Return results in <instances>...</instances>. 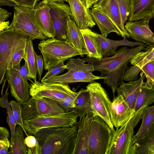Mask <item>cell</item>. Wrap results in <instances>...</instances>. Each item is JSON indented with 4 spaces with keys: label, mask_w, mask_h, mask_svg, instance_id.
I'll list each match as a JSON object with an SVG mask.
<instances>
[{
    "label": "cell",
    "mask_w": 154,
    "mask_h": 154,
    "mask_svg": "<svg viewBox=\"0 0 154 154\" xmlns=\"http://www.w3.org/2000/svg\"><path fill=\"white\" fill-rule=\"evenodd\" d=\"M145 47L138 45L130 49L123 47L111 57H105L100 59L86 57L83 59L85 62L93 64L94 71L100 72V76L105 78L104 83L110 87L114 97L118 86L123 82L125 72L132 57L144 49Z\"/></svg>",
    "instance_id": "obj_1"
},
{
    "label": "cell",
    "mask_w": 154,
    "mask_h": 154,
    "mask_svg": "<svg viewBox=\"0 0 154 154\" xmlns=\"http://www.w3.org/2000/svg\"><path fill=\"white\" fill-rule=\"evenodd\" d=\"M77 125L72 127L42 128L34 136L41 146V154H72Z\"/></svg>",
    "instance_id": "obj_2"
},
{
    "label": "cell",
    "mask_w": 154,
    "mask_h": 154,
    "mask_svg": "<svg viewBox=\"0 0 154 154\" xmlns=\"http://www.w3.org/2000/svg\"><path fill=\"white\" fill-rule=\"evenodd\" d=\"M38 47L43 58L45 70H48L61 61L80 55L78 51L68 41L54 38L42 40Z\"/></svg>",
    "instance_id": "obj_3"
},
{
    "label": "cell",
    "mask_w": 154,
    "mask_h": 154,
    "mask_svg": "<svg viewBox=\"0 0 154 154\" xmlns=\"http://www.w3.org/2000/svg\"><path fill=\"white\" fill-rule=\"evenodd\" d=\"M83 59L71 58L65 65L67 72L61 75L53 77L43 83H60L69 84L77 82H91L96 80L104 79L105 78L93 75V65L85 64Z\"/></svg>",
    "instance_id": "obj_4"
},
{
    "label": "cell",
    "mask_w": 154,
    "mask_h": 154,
    "mask_svg": "<svg viewBox=\"0 0 154 154\" xmlns=\"http://www.w3.org/2000/svg\"><path fill=\"white\" fill-rule=\"evenodd\" d=\"M143 111L135 114L128 122L113 132L106 154H134V130L142 119Z\"/></svg>",
    "instance_id": "obj_5"
},
{
    "label": "cell",
    "mask_w": 154,
    "mask_h": 154,
    "mask_svg": "<svg viewBox=\"0 0 154 154\" xmlns=\"http://www.w3.org/2000/svg\"><path fill=\"white\" fill-rule=\"evenodd\" d=\"M113 132L103 119L94 116L89 134L88 154H106Z\"/></svg>",
    "instance_id": "obj_6"
},
{
    "label": "cell",
    "mask_w": 154,
    "mask_h": 154,
    "mask_svg": "<svg viewBox=\"0 0 154 154\" xmlns=\"http://www.w3.org/2000/svg\"><path fill=\"white\" fill-rule=\"evenodd\" d=\"M18 31L30 38L45 40L47 39L42 33L37 25L35 18V9L17 5L14 7L13 20L5 30Z\"/></svg>",
    "instance_id": "obj_7"
},
{
    "label": "cell",
    "mask_w": 154,
    "mask_h": 154,
    "mask_svg": "<svg viewBox=\"0 0 154 154\" xmlns=\"http://www.w3.org/2000/svg\"><path fill=\"white\" fill-rule=\"evenodd\" d=\"M78 116L74 110L50 116H36L23 122L29 135H34L41 129L53 127H72L77 125Z\"/></svg>",
    "instance_id": "obj_8"
},
{
    "label": "cell",
    "mask_w": 154,
    "mask_h": 154,
    "mask_svg": "<svg viewBox=\"0 0 154 154\" xmlns=\"http://www.w3.org/2000/svg\"><path fill=\"white\" fill-rule=\"evenodd\" d=\"M26 36H27L17 30H7L0 32V84L4 81L18 41Z\"/></svg>",
    "instance_id": "obj_9"
},
{
    "label": "cell",
    "mask_w": 154,
    "mask_h": 154,
    "mask_svg": "<svg viewBox=\"0 0 154 154\" xmlns=\"http://www.w3.org/2000/svg\"><path fill=\"white\" fill-rule=\"evenodd\" d=\"M21 107L23 122L36 116H55L66 112L55 101L46 97L35 99L31 97L28 101L21 105Z\"/></svg>",
    "instance_id": "obj_10"
},
{
    "label": "cell",
    "mask_w": 154,
    "mask_h": 154,
    "mask_svg": "<svg viewBox=\"0 0 154 154\" xmlns=\"http://www.w3.org/2000/svg\"><path fill=\"white\" fill-rule=\"evenodd\" d=\"M90 95L94 116H98L108 124L113 132L115 131L110 117L109 106L111 101L105 90L99 83L94 82L86 87Z\"/></svg>",
    "instance_id": "obj_11"
},
{
    "label": "cell",
    "mask_w": 154,
    "mask_h": 154,
    "mask_svg": "<svg viewBox=\"0 0 154 154\" xmlns=\"http://www.w3.org/2000/svg\"><path fill=\"white\" fill-rule=\"evenodd\" d=\"M74 92L68 84L58 82L45 83L36 80L29 85L30 95L35 99L46 97L60 101Z\"/></svg>",
    "instance_id": "obj_12"
},
{
    "label": "cell",
    "mask_w": 154,
    "mask_h": 154,
    "mask_svg": "<svg viewBox=\"0 0 154 154\" xmlns=\"http://www.w3.org/2000/svg\"><path fill=\"white\" fill-rule=\"evenodd\" d=\"M48 4L54 30L53 38L57 40L68 41V22L70 19H73L69 5L64 2H49Z\"/></svg>",
    "instance_id": "obj_13"
},
{
    "label": "cell",
    "mask_w": 154,
    "mask_h": 154,
    "mask_svg": "<svg viewBox=\"0 0 154 154\" xmlns=\"http://www.w3.org/2000/svg\"><path fill=\"white\" fill-rule=\"evenodd\" d=\"M5 74L12 96L21 105L28 101L30 98V85L21 76L19 70L10 65Z\"/></svg>",
    "instance_id": "obj_14"
},
{
    "label": "cell",
    "mask_w": 154,
    "mask_h": 154,
    "mask_svg": "<svg viewBox=\"0 0 154 154\" xmlns=\"http://www.w3.org/2000/svg\"><path fill=\"white\" fill-rule=\"evenodd\" d=\"M109 111L111 122L116 129L125 125L136 113L121 95H118L111 101Z\"/></svg>",
    "instance_id": "obj_15"
},
{
    "label": "cell",
    "mask_w": 154,
    "mask_h": 154,
    "mask_svg": "<svg viewBox=\"0 0 154 154\" xmlns=\"http://www.w3.org/2000/svg\"><path fill=\"white\" fill-rule=\"evenodd\" d=\"M149 19H144L132 22L128 21L125 25V29L130 37L137 42L146 45L154 44V33L149 28Z\"/></svg>",
    "instance_id": "obj_16"
},
{
    "label": "cell",
    "mask_w": 154,
    "mask_h": 154,
    "mask_svg": "<svg viewBox=\"0 0 154 154\" xmlns=\"http://www.w3.org/2000/svg\"><path fill=\"white\" fill-rule=\"evenodd\" d=\"M92 7L99 9L107 16L115 25L120 36L123 38L130 37L123 23L116 0H98Z\"/></svg>",
    "instance_id": "obj_17"
},
{
    "label": "cell",
    "mask_w": 154,
    "mask_h": 154,
    "mask_svg": "<svg viewBox=\"0 0 154 154\" xmlns=\"http://www.w3.org/2000/svg\"><path fill=\"white\" fill-rule=\"evenodd\" d=\"M94 116L93 113H90L80 118L77 124V131L72 154H88L89 134Z\"/></svg>",
    "instance_id": "obj_18"
},
{
    "label": "cell",
    "mask_w": 154,
    "mask_h": 154,
    "mask_svg": "<svg viewBox=\"0 0 154 154\" xmlns=\"http://www.w3.org/2000/svg\"><path fill=\"white\" fill-rule=\"evenodd\" d=\"M146 47L144 51H139L132 57L130 63L134 66L127 67L125 72L128 80H136L141 68L148 62L154 60V44Z\"/></svg>",
    "instance_id": "obj_19"
},
{
    "label": "cell",
    "mask_w": 154,
    "mask_h": 154,
    "mask_svg": "<svg viewBox=\"0 0 154 154\" xmlns=\"http://www.w3.org/2000/svg\"><path fill=\"white\" fill-rule=\"evenodd\" d=\"M34 9L35 21L41 32L47 38H53L54 30L48 4L39 1Z\"/></svg>",
    "instance_id": "obj_20"
},
{
    "label": "cell",
    "mask_w": 154,
    "mask_h": 154,
    "mask_svg": "<svg viewBox=\"0 0 154 154\" xmlns=\"http://www.w3.org/2000/svg\"><path fill=\"white\" fill-rule=\"evenodd\" d=\"M73 19L80 30L91 28L96 24L89 8L80 0H68Z\"/></svg>",
    "instance_id": "obj_21"
},
{
    "label": "cell",
    "mask_w": 154,
    "mask_h": 154,
    "mask_svg": "<svg viewBox=\"0 0 154 154\" xmlns=\"http://www.w3.org/2000/svg\"><path fill=\"white\" fill-rule=\"evenodd\" d=\"M145 77L143 73L140 72L139 79L130 81L127 83L123 82L116 90L118 95L122 96L131 110L134 111L137 99L141 86L144 83L143 80Z\"/></svg>",
    "instance_id": "obj_22"
},
{
    "label": "cell",
    "mask_w": 154,
    "mask_h": 154,
    "mask_svg": "<svg viewBox=\"0 0 154 154\" xmlns=\"http://www.w3.org/2000/svg\"><path fill=\"white\" fill-rule=\"evenodd\" d=\"M131 9L128 21L132 22L154 17V0H131Z\"/></svg>",
    "instance_id": "obj_23"
},
{
    "label": "cell",
    "mask_w": 154,
    "mask_h": 154,
    "mask_svg": "<svg viewBox=\"0 0 154 154\" xmlns=\"http://www.w3.org/2000/svg\"><path fill=\"white\" fill-rule=\"evenodd\" d=\"M96 33L100 44L101 53L103 57L114 55L119 46H126L134 47L136 46H145L144 43L140 42L130 41L127 39L126 37L124 38L122 40H114L109 39L102 34Z\"/></svg>",
    "instance_id": "obj_24"
},
{
    "label": "cell",
    "mask_w": 154,
    "mask_h": 154,
    "mask_svg": "<svg viewBox=\"0 0 154 154\" xmlns=\"http://www.w3.org/2000/svg\"><path fill=\"white\" fill-rule=\"evenodd\" d=\"M83 38L87 57L100 59L103 57L101 53L100 44L96 32L89 28L80 30Z\"/></svg>",
    "instance_id": "obj_25"
},
{
    "label": "cell",
    "mask_w": 154,
    "mask_h": 154,
    "mask_svg": "<svg viewBox=\"0 0 154 154\" xmlns=\"http://www.w3.org/2000/svg\"><path fill=\"white\" fill-rule=\"evenodd\" d=\"M67 38L68 42L78 51L81 57L86 55L82 34L73 19H70L68 21Z\"/></svg>",
    "instance_id": "obj_26"
},
{
    "label": "cell",
    "mask_w": 154,
    "mask_h": 154,
    "mask_svg": "<svg viewBox=\"0 0 154 154\" xmlns=\"http://www.w3.org/2000/svg\"><path fill=\"white\" fill-rule=\"evenodd\" d=\"M90 10L93 19L98 27L101 34L106 37L112 32L118 35L120 33L113 22L99 9L92 7Z\"/></svg>",
    "instance_id": "obj_27"
},
{
    "label": "cell",
    "mask_w": 154,
    "mask_h": 154,
    "mask_svg": "<svg viewBox=\"0 0 154 154\" xmlns=\"http://www.w3.org/2000/svg\"><path fill=\"white\" fill-rule=\"evenodd\" d=\"M134 154H154V123L143 138L133 145Z\"/></svg>",
    "instance_id": "obj_28"
},
{
    "label": "cell",
    "mask_w": 154,
    "mask_h": 154,
    "mask_svg": "<svg viewBox=\"0 0 154 154\" xmlns=\"http://www.w3.org/2000/svg\"><path fill=\"white\" fill-rule=\"evenodd\" d=\"M75 101L74 110L79 118L89 113H93L90 95L86 89H82Z\"/></svg>",
    "instance_id": "obj_29"
},
{
    "label": "cell",
    "mask_w": 154,
    "mask_h": 154,
    "mask_svg": "<svg viewBox=\"0 0 154 154\" xmlns=\"http://www.w3.org/2000/svg\"><path fill=\"white\" fill-rule=\"evenodd\" d=\"M32 40L30 38H28L23 59L27 64L29 77L35 81L37 80L38 72L36 53L34 49Z\"/></svg>",
    "instance_id": "obj_30"
},
{
    "label": "cell",
    "mask_w": 154,
    "mask_h": 154,
    "mask_svg": "<svg viewBox=\"0 0 154 154\" xmlns=\"http://www.w3.org/2000/svg\"><path fill=\"white\" fill-rule=\"evenodd\" d=\"M143 109L142 122L138 131L134 137V144L143 138L149 128L154 123V105L146 106Z\"/></svg>",
    "instance_id": "obj_31"
},
{
    "label": "cell",
    "mask_w": 154,
    "mask_h": 154,
    "mask_svg": "<svg viewBox=\"0 0 154 154\" xmlns=\"http://www.w3.org/2000/svg\"><path fill=\"white\" fill-rule=\"evenodd\" d=\"M154 102V87L148 86L144 82L137 99L134 108L135 113Z\"/></svg>",
    "instance_id": "obj_32"
},
{
    "label": "cell",
    "mask_w": 154,
    "mask_h": 154,
    "mask_svg": "<svg viewBox=\"0 0 154 154\" xmlns=\"http://www.w3.org/2000/svg\"><path fill=\"white\" fill-rule=\"evenodd\" d=\"M9 85L8 84L7 88L5 91V94L0 98V106L3 108H6L8 115L6 116L7 122L11 130V146L13 145L16 133V127L17 124L10 104L8 99L9 94L8 90Z\"/></svg>",
    "instance_id": "obj_33"
},
{
    "label": "cell",
    "mask_w": 154,
    "mask_h": 154,
    "mask_svg": "<svg viewBox=\"0 0 154 154\" xmlns=\"http://www.w3.org/2000/svg\"><path fill=\"white\" fill-rule=\"evenodd\" d=\"M23 130L20 125L16 128L14 143L9 154H27L28 148L24 142Z\"/></svg>",
    "instance_id": "obj_34"
},
{
    "label": "cell",
    "mask_w": 154,
    "mask_h": 154,
    "mask_svg": "<svg viewBox=\"0 0 154 154\" xmlns=\"http://www.w3.org/2000/svg\"><path fill=\"white\" fill-rule=\"evenodd\" d=\"M27 36L19 39L17 44L10 65L19 70L20 62L24 56L26 44L28 38Z\"/></svg>",
    "instance_id": "obj_35"
},
{
    "label": "cell",
    "mask_w": 154,
    "mask_h": 154,
    "mask_svg": "<svg viewBox=\"0 0 154 154\" xmlns=\"http://www.w3.org/2000/svg\"><path fill=\"white\" fill-rule=\"evenodd\" d=\"M10 134L5 127H0V154H9L8 150L11 147L9 140Z\"/></svg>",
    "instance_id": "obj_36"
},
{
    "label": "cell",
    "mask_w": 154,
    "mask_h": 154,
    "mask_svg": "<svg viewBox=\"0 0 154 154\" xmlns=\"http://www.w3.org/2000/svg\"><path fill=\"white\" fill-rule=\"evenodd\" d=\"M80 92V91L78 92H74L72 94L67 97L63 100L56 101L66 112L73 111L75 106V100Z\"/></svg>",
    "instance_id": "obj_37"
},
{
    "label": "cell",
    "mask_w": 154,
    "mask_h": 154,
    "mask_svg": "<svg viewBox=\"0 0 154 154\" xmlns=\"http://www.w3.org/2000/svg\"><path fill=\"white\" fill-rule=\"evenodd\" d=\"M140 72L145 75L146 79V85L149 87H154V60L145 65L141 68Z\"/></svg>",
    "instance_id": "obj_38"
},
{
    "label": "cell",
    "mask_w": 154,
    "mask_h": 154,
    "mask_svg": "<svg viewBox=\"0 0 154 154\" xmlns=\"http://www.w3.org/2000/svg\"><path fill=\"white\" fill-rule=\"evenodd\" d=\"M9 103L11 107L17 124L21 126L26 136H28L29 135L26 131L24 125L22 115L21 105L14 100L11 101Z\"/></svg>",
    "instance_id": "obj_39"
},
{
    "label": "cell",
    "mask_w": 154,
    "mask_h": 154,
    "mask_svg": "<svg viewBox=\"0 0 154 154\" xmlns=\"http://www.w3.org/2000/svg\"><path fill=\"white\" fill-rule=\"evenodd\" d=\"M120 10L123 24L125 25L131 12V0H116Z\"/></svg>",
    "instance_id": "obj_40"
},
{
    "label": "cell",
    "mask_w": 154,
    "mask_h": 154,
    "mask_svg": "<svg viewBox=\"0 0 154 154\" xmlns=\"http://www.w3.org/2000/svg\"><path fill=\"white\" fill-rule=\"evenodd\" d=\"M65 61L60 62L56 65L52 67L46 73L41 80V82H43L50 79L63 72L66 69L65 65L64 63Z\"/></svg>",
    "instance_id": "obj_41"
},
{
    "label": "cell",
    "mask_w": 154,
    "mask_h": 154,
    "mask_svg": "<svg viewBox=\"0 0 154 154\" xmlns=\"http://www.w3.org/2000/svg\"><path fill=\"white\" fill-rule=\"evenodd\" d=\"M15 3L17 5L29 7L34 8L37 2L39 0H10Z\"/></svg>",
    "instance_id": "obj_42"
},
{
    "label": "cell",
    "mask_w": 154,
    "mask_h": 154,
    "mask_svg": "<svg viewBox=\"0 0 154 154\" xmlns=\"http://www.w3.org/2000/svg\"><path fill=\"white\" fill-rule=\"evenodd\" d=\"M37 140L35 136L29 135L24 139V142L28 149H30L32 154L33 153L35 148L36 145Z\"/></svg>",
    "instance_id": "obj_43"
},
{
    "label": "cell",
    "mask_w": 154,
    "mask_h": 154,
    "mask_svg": "<svg viewBox=\"0 0 154 154\" xmlns=\"http://www.w3.org/2000/svg\"><path fill=\"white\" fill-rule=\"evenodd\" d=\"M35 55L38 69V77L39 81L42 79L41 76L43 72V67H44L43 59L42 56L41 55H37L36 53Z\"/></svg>",
    "instance_id": "obj_44"
},
{
    "label": "cell",
    "mask_w": 154,
    "mask_h": 154,
    "mask_svg": "<svg viewBox=\"0 0 154 154\" xmlns=\"http://www.w3.org/2000/svg\"><path fill=\"white\" fill-rule=\"evenodd\" d=\"M19 72L21 75L23 79L27 80H29L31 82H33L29 76L28 68L25 62V64L23 66H20Z\"/></svg>",
    "instance_id": "obj_45"
},
{
    "label": "cell",
    "mask_w": 154,
    "mask_h": 154,
    "mask_svg": "<svg viewBox=\"0 0 154 154\" xmlns=\"http://www.w3.org/2000/svg\"><path fill=\"white\" fill-rule=\"evenodd\" d=\"M11 15V13L8 12L6 10L0 8V22H3L7 20Z\"/></svg>",
    "instance_id": "obj_46"
},
{
    "label": "cell",
    "mask_w": 154,
    "mask_h": 154,
    "mask_svg": "<svg viewBox=\"0 0 154 154\" xmlns=\"http://www.w3.org/2000/svg\"><path fill=\"white\" fill-rule=\"evenodd\" d=\"M17 5V4L10 0H0V6H7L10 7H15Z\"/></svg>",
    "instance_id": "obj_47"
},
{
    "label": "cell",
    "mask_w": 154,
    "mask_h": 154,
    "mask_svg": "<svg viewBox=\"0 0 154 154\" xmlns=\"http://www.w3.org/2000/svg\"><path fill=\"white\" fill-rule=\"evenodd\" d=\"M88 8H91L98 0H80Z\"/></svg>",
    "instance_id": "obj_48"
},
{
    "label": "cell",
    "mask_w": 154,
    "mask_h": 154,
    "mask_svg": "<svg viewBox=\"0 0 154 154\" xmlns=\"http://www.w3.org/2000/svg\"><path fill=\"white\" fill-rule=\"evenodd\" d=\"M9 21L0 22V32L5 31L9 26Z\"/></svg>",
    "instance_id": "obj_49"
},
{
    "label": "cell",
    "mask_w": 154,
    "mask_h": 154,
    "mask_svg": "<svg viewBox=\"0 0 154 154\" xmlns=\"http://www.w3.org/2000/svg\"><path fill=\"white\" fill-rule=\"evenodd\" d=\"M41 148L37 141V143L35 148L34 150L33 154H41Z\"/></svg>",
    "instance_id": "obj_50"
},
{
    "label": "cell",
    "mask_w": 154,
    "mask_h": 154,
    "mask_svg": "<svg viewBox=\"0 0 154 154\" xmlns=\"http://www.w3.org/2000/svg\"><path fill=\"white\" fill-rule=\"evenodd\" d=\"M42 1L48 4L49 2H55L63 3L64 2H68V0H42Z\"/></svg>",
    "instance_id": "obj_51"
},
{
    "label": "cell",
    "mask_w": 154,
    "mask_h": 154,
    "mask_svg": "<svg viewBox=\"0 0 154 154\" xmlns=\"http://www.w3.org/2000/svg\"><path fill=\"white\" fill-rule=\"evenodd\" d=\"M6 79L4 80V83H3V86H2V93H1V94H2H2L3 95V88H4V85H5V82H6Z\"/></svg>",
    "instance_id": "obj_52"
}]
</instances>
